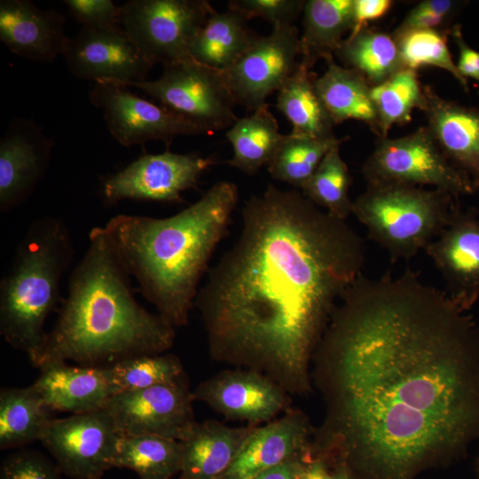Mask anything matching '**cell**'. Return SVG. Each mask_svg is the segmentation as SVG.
Segmentation results:
<instances>
[{"label": "cell", "mask_w": 479, "mask_h": 479, "mask_svg": "<svg viewBox=\"0 0 479 479\" xmlns=\"http://www.w3.org/2000/svg\"><path fill=\"white\" fill-rule=\"evenodd\" d=\"M314 356L327 405L318 451L355 479H414L479 436V326L410 269L361 274Z\"/></svg>", "instance_id": "cell-1"}, {"label": "cell", "mask_w": 479, "mask_h": 479, "mask_svg": "<svg viewBox=\"0 0 479 479\" xmlns=\"http://www.w3.org/2000/svg\"><path fill=\"white\" fill-rule=\"evenodd\" d=\"M241 219L194 302L210 354L303 392L332 314L362 274L364 241L302 192L272 184L245 201Z\"/></svg>", "instance_id": "cell-2"}, {"label": "cell", "mask_w": 479, "mask_h": 479, "mask_svg": "<svg viewBox=\"0 0 479 479\" xmlns=\"http://www.w3.org/2000/svg\"><path fill=\"white\" fill-rule=\"evenodd\" d=\"M130 276L104 226L91 229L58 319L31 361L34 366L73 360L82 366L106 367L169 349L175 327L138 304Z\"/></svg>", "instance_id": "cell-3"}, {"label": "cell", "mask_w": 479, "mask_h": 479, "mask_svg": "<svg viewBox=\"0 0 479 479\" xmlns=\"http://www.w3.org/2000/svg\"><path fill=\"white\" fill-rule=\"evenodd\" d=\"M238 200L237 185L220 181L171 216L122 214L104 226L144 297L172 326L187 324L200 279L228 232Z\"/></svg>", "instance_id": "cell-4"}, {"label": "cell", "mask_w": 479, "mask_h": 479, "mask_svg": "<svg viewBox=\"0 0 479 479\" xmlns=\"http://www.w3.org/2000/svg\"><path fill=\"white\" fill-rule=\"evenodd\" d=\"M73 255L65 223L51 216L37 219L19 243L0 281V334L30 361L43 342L44 322L60 300L61 279Z\"/></svg>", "instance_id": "cell-5"}, {"label": "cell", "mask_w": 479, "mask_h": 479, "mask_svg": "<svg viewBox=\"0 0 479 479\" xmlns=\"http://www.w3.org/2000/svg\"><path fill=\"white\" fill-rule=\"evenodd\" d=\"M455 197L438 189L392 183H367L353 201L352 214L391 262L425 250L458 209Z\"/></svg>", "instance_id": "cell-6"}, {"label": "cell", "mask_w": 479, "mask_h": 479, "mask_svg": "<svg viewBox=\"0 0 479 479\" xmlns=\"http://www.w3.org/2000/svg\"><path fill=\"white\" fill-rule=\"evenodd\" d=\"M362 173L366 183L431 186L455 198L476 190L448 160L427 126L404 137L379 138Z\"/></svg>", "instance_id": "cell-7"}, {"label": "cell", "mask_w": 479, "mask_h": 479, "mask_svg": "<svg viewBox=\"0 0 479 479\" xmlns=\"http://www.w3.org/2000/svg\"><path fill=\"white\" fill-rule=\"evenodd\" d=\"M216 10L206 0H130L121 5V27L153 65L191 59L192 43Z\"/></svg>", "instance_id": "cell-8"}, {"label": "cell", "mask_w": 479, "mask_h": 479, "mask_svg": "<svg viewBox=\"0 0 479 479\" xmlns=\"http://www.w3.org/2000/svg\"><path fill=\"white\" fill-rule=\"evenodd\" d=\"M127 87L144 91L205 134L229 129L238 119L236 103L222 73L192 59L165 66L160 78Z\"/></svg>", "instance_id": "cell-9"}, {"label": "cell", "mask_w": 479, "mask_h": 479, "mask_svg": "<svg viewBox=\"0 0 479 479\" xmlns=\"http://www.w3.org/2000/svg\"><path fill=\"white\" fill-rule=\"evenodd\" d=\"M121 437L113 418L102 409L51 419L39 441L62 474L72 479H102L114 467Z\"/></svg>", "instance_id": "cell-10"}, {"label": "cell", "mask_w": 479, "mask_h": 479, "mask_svg": "<svg viewBox=\"0 0 479 479\" xmlns=\"http://www.w3.org/2000/svg\"><path fill=\"white\" fill-rule=\"evenodd\" d=\"M299 57L298 29L294 25H279L268 35H258L222 75L235 103L254 112L268 105L267 98L293 75Z\"/></svg>", "instance_id": "cell-11"}, {"label": "cell", "mask_w": 479, "mask_h": 479, "mask_svg": "<svg viewBox=\"0 0 479 479\" xmlns=\"http://www.w3.org/2000/svg\"><path fill=\"white\" fill-rule=\"evenodd\" d=\"M216 163L211 157L195 153L144 154L106 177L102 194L108 204L122 200L180 202L182 192L196 187L201 175Z\"/></svg>", "instance_id": "cell-12"}, {"label": "cell", "mask_w": 479, "mask_h": 479, "mask_svg": "<svg viewBox=\"0 0 479 479\" xmlns=\"http://www.w3.org/2000/svg\"><path fill=\"white\" fill-rule=\"evenodd\" d=\"M192 392L177 380L113 396L105 410L122 436L154 435L182 441L196 423Z\"/></svg>", "instance_id": "cell-13"}, {"label": "cell", "mask_w": 479, "mask_h": 479, "mask_svg": "<svg viewBox=\"0 0 479 479\" xmlns=\"http://www.w3.org/2000/svg\"><path fill=\"white\" fill-rule=\"evenodd\" d=\"M129 87L112 82H95L89 98L102 110L110 134L123 146L161 140L169 144L181 135L205 134L192 122L139 98Z\"/></svg>", "instance_id": "cell-14"}, {"label": "cell", "mask_w": 479, "mask_h": 479, "mask_svg": "<svg viewBox=\"0 0 479 479\" xmlns=\"http://www.w3.org/2000/svg\"><path fill=\"white\" fill-rule=\"evenodd\" d=\"M63 57L79 79L126 87L145 81L154 66L122 27H82L75 37L69 38Z\"/></svg>", "instance_id": "cell-15"}, {"label": "cell", "mask_w": 479, "mask_h": 479, "mask_svg": "<svg viewBox=\"0 0 479 479\" xmlns=\"http://www.w3.org/2000/svg\"><path fill=\"white\" fill-rule=\"evenodd\" d=\"M443 277L448 296L466 310L479 299V218L459 208L425 248Z\"/></svg>", "instance_id": "cell-16"}, {"label": "cell", "mask_w": 479, "mask_h": 479, "mask_svg": "<svg viewBox=\"0 0 479 479\" xmlns=\"http://www.w3.org/2000/svg\"><path fill=\"white\" fill-rule=\"evenodd\" d=\"M54 142L26 118H14L0 140V210L23 202L43 176Z\"/></svg>", "instance_id": "cell-17"}, {"label": "cell", "mask_w": 479, "mask_h": 479, "mask_svg": "<svg viewBox=\"0 0 479 479\" xmlns=\"http://www.w3.org/2000/svg\"><path fill=\"white\" fill-rule=\"evenodd\" d=\"M284 389L255 370L225 372L201 382L192 399L206 403L229 419L269 421L285 406Z\"/></svg>", "instance_id": "cell-18"}, {"label": "cell", "mask_w": 479, "mask_h": 479, "mask_svg": "<svg viewBox=\"0 0 479 479\" xmlns=\"http://www.w3.org/2000/svg\"><path fill=\"white\" fill-rule=\"evenodd\" d=\"M66 19L27 0L0 1V40L14 54L38 62H51L63 55L69 37Z\"/></svg>", "instance_id": "cell-19"}, {"label": "cell", "mask_w": 479, "mask_h": 479, "mask_svg": "<svg viewBox=\"0 0 479 479\" xmlns=\"http://www.w3.org/2000/svg\"><path fill=\"white\" fill-rule=\"evenodd\" d=\"M427 127L448 160L479 189V108L445 99L423 86Z\"/></svg>", "instance_id": "cell-20"}, {"label": "cell", "mask_w": 479, "mask_h": 479, "mask_svg": "<svg viewBox=\"0 0 479 479\" xmlns=\"http://www.w3.org/2000/svg\"><path fill=\"white\" fill-rule=\"evenodd\" d=\"M308 432L305 419L295 412L254 428L219 479H252L265 470L306 454Z\"/></svg>", "instance_id": "cell-21"}, {"label": "cell", "mask_w": 479, "mask_h": 479, "mask_svg": "<svg viewBox=\"0 0 479 479\" xmlns=\"http://www.w3.org/2000/svg\"><path fill=\"white\" fill-rule=\"evenodd\" d=\"M33 386L50 410L82 414L105 408L113 397L105 367L48 362Z\"/></svg>", "instance_id": "cell-22"}, {"label": "cell", "mask_w": 479, "mask_h": 479, "mask_svg": "<svg viewBox=\"0 0 479 479\" xmlns=\"http://www.w3.org/2000/svg\"><path fill=\"white\" fill-rule=\"evenodd\" d=\"M254 428H234L214 420L195 423L181 442L178 479H219Z\"/></svg>", "instance_id": "cell-23"}, {"label": "cell", "mask_w": 479, "mask_h": 479, "mask_svg": "<svg viewBox=\"0 0 479 479\" xmlns=\"http://www.w3.org/2000/svg\"><path fill=\"white\" fill-rule=\"evenodd\" d=\"M325 73L314 84L335 125L349 120L365 123L382 138L379 117L371 97V85L357 72L338 65L334 57L325 59Z\"/></svg>", "instance_id": "cell-24"}, {"label": "cell", "mask_w": 479, "mask_h": 479, "mask_svg": "<svg viewBox=\"0 0 479 479\" xmlns=\"http://www.w3.org/2000/svg\"><path fill=\"white\" fill-rule=\"evenodd\" d=\"M247 20L230 8L215 11L192 43L191 59L220 73L228 70L258 36Z\"/></svg>", "instance_id": "cell-25"}, {"label": "cell", "mask_w": 479, "mask_h": 479, "mask_svg": "<svg viewBox=\"0 0 479 479\" xmlns=\"http://www.w3.org/2000/svg\"><path fill=\"white\" fill-rule=\"evenodd\" d=\"M353 0H307L302 11L300 63L311 69L315 63L334 57L352 27Z\"/></svg>", "instance_id": "cell-26"}, {"label": "cell", "mask_w": 479, "mask_h": 479, "mask_svg": "<svg viewBox=\"0 0 479 479\" xmlns=\"http://www.w3.org/2000/svg\"><path fill=\"white\" fill-rule=\"evenodd\" d=\"M315 73L299 63L278 90L276 107L292 125L291 135L316 139L334 138L335 125L315 89Z\"/></svg>", "instance_id": "cell-27"}, {"label": "cell", "mask_w": 479, "mask_h": 479, "mask_svg": "<svg viewBox=\"0 0 479 479\" xmlns=\"http://www.w3.org/2000/svg\"><path fill=\"white\" fill-rule=\"evenodd\" d=\"M225 136L233 154L224 163L253 176L269 165L286 135L279 132L278 121L266 105L250 115L238 117Z\"/></svg>", "instance_id": "cell-28"}, {"label": "cell", "mask_w": 479, "mask_h": 479, "mask_svg": "<svg viewBox=\"0 0 479 479\" xmlns=\"http://www.w3.org/2000/svg\"><path fill=\"white\" fill-rule=\"evenodd\" d=\"M49 408L33 385L0 392V448L7 450L39 440L49 420Z\"/></svg>", "instance_id": "cell-29"}, {"label": "cell", "mask_w": 479, "mask_h": 479, "mask_svg": "<svg viewBox=\"0 0 479 479\" xmlns=\"http://www.w3.org/2000/svg\"><path fill=\"white\" fill-rule=\"evenodd\" d=\"M334 55L371 86L382 83L404 68L392 34L368 27L344 39Z\"/></svg>", "instance_id": "cell-30"}, {"label": "cell", "mask_w": 479, "mask_h": 479, "mask_svg": "<svg viewBox=\"0 0 479 479\" xmlns=\"http://www.w3.org/2000/svg\"><path fill=\"white\" fill-rule=\"evenodd\" d=\"M181 442L154 435L122 436L113 467L129 468L139 479H172L179 474Z\"/></svg>", "instance_id": "cell-31"}, {"label": "cell", "mask_w": 479, "mask_h": 479, "mask_svg": "<svg viewBox=\"0 0 479 479\" xmlns=\"http://www.w3.org/2000/svg\"><path fill=\"white\" fill-rule=\"evenodd\" d=\"M371 97L375 106L382 137L396 124L412 121L414 109L422 111L426 105L423 86L416 71L403 68L387 81L371 87Z\"/></svg>", "instance_id": "cell-32"}, {"label": "cell", "mask_w": 479, "mask_h": 479, "mask_svg": "<svg viewBox=\"0 0 479 479\" xmlns=\"http://www.w3.org/2000/svg\"><path fill=\"white\" fill-rule=\"evenodd\" d=\"M342 143L334 145L302 187V194L330 216L346 221L352 214L353 201L349 195L351 176L341 156Z\"/></svg>", "instance_id": "cell-33"}, {"label": "cell", "mask_w": 479, "mask_h": 479, "mask_svg": "<svg viewBox=\"0 0 479 479\" xmlns=\"http://www.w3.org/2000/svg\"><path fill=\"white\" fill-rule=\"evenodd\" d=\"M344 138L316 139L286 135L267 166L272 178L302 189L329 150Z\"/></svg>", "instance_id": "cell-34"}, {"label": "cell", "mask_w": 479, "mask_h": 479, "mask_svg": "<svg viewBox=\"0 0 479 479\" xmlns=\"http://www.w3.org/2000/svg\"><path fill=\"white\" fill-rule=\"evenodd\" d=\"M404 68L416 71L423 67H435L450 73L464 90H469L468 81L463 78L453 61L449 46L448 35L436 29H407L394 31Z\"/></svg>", "instance_id": "cell-35"}, {"label": "cell", "mask_w": 479, "mask_h": 479, "mask_svg": "<svg viewBox=\"0 0 479 479\" xmlns=\"http://www.w3.org/2000/svg\"><path fill=\"white\" fill-rule=\"evenodd\" d=\"M105 368L113 396L169 383L183 373L178 358L161 354L127 358Z\"/></svg>", "instance_id": "cell-36"}, {"label": "cell", "mask_w": 479, "mask_h": 479, "mask_svg": "<svg viewBox=\"0 0 479 479\" xmlns=\"http://www.w3.org/2000/svg\"><path fill=\"white\" fill-rule=\"evenodd\" d=\"M467 4L457 0H424L410 10L395 31L436 29L449 34L453 19Z\"/></svg>", "instance_id": "cell-37"}, {"label": "cell", "mask_w": 479, "mask_h": 479, "mask_svg": "<svg viewBox=\"0 0 479 479\" xmlns=\"http://www.w3.org/2000/svg\"><path fill=\"white\" fill-rule=\"evenodd\" d=\"M55 462L31 450H20L3 459L0 479H60Z\"/></svg>", "instance_id": "cell-38"}, {"label": "cell", "mask_w": 479, "mask_h": 479, "mask_svg": "<svg viewBox=\"0 0 479 479\" xmlns=\"http://www.w3.org/2000/svg\"><path fill=\"white\" fill-rule=\"evenodd\" d=\"M303 0H232L228 8L240 12L247 20L261 18L272 27L293 25L302 13Z\"/></svg>", "instance_id": "cell-39"}, {"label": "cell", "mask_w": 479, "mask_h": 479, "mask_svg": "<svg viewBox=\"0 0 479 479\" xmlns=\"http://www.w3.org/2000/svg\"><path fill=\"white\" fill-rule=\"evenodd\" d=\"M72 17L82 27L118 28L121 27V6L112 0H65Z\"/></svg>", "instance_id": "cell-40"}, {"label": "cell", "mask_w": 479, "mask_h": 479, "mask_svg": "<svg viewBox=\"0 0 479 479\" xmlns=\"http://www.w3.org/2000/svg\"><path fill=\"white\" fill-rule=\"evenodd\" d=\"M449 35L453 39L458 49L456 66L459 75L467 81L475 80L479 88V51L466 42L460 24L453 25L449 31Z\"/></svg>", "instance_id": "cell-41"}, {"label": "cell", "mask_w": 479, "mask_h": 479, "mask_svg": "<svg viewBox=\"0 0 479 479\" xmlns=\"http://www.w3.org/2000/svg\"><path fill=\"white\" fill-rule=\"evenodd\" d=\"M391 0H353L352 27L349 35H355L365 28L368 23L385 16L391 9Z\"/></svg>", "instance_id": "cell-42"}, {"label": "cell", "mask_w": 479, "mask_h": 479, "mask_svg": "<svg viewBox=\"0 0 479 479\" xmlns=\"http://www.w3.org/2000/svg\"><path fill=\"white\" fill-rule=\"evenodd\" d=\"M306 455L293 458L262 472L252 479H295L308 460Z\"/></svg>", "instance_id": "cell-43"}, {"label": "cell", "mask_w": 479, "mask_h": 479, "mask_svg": "<svg viewBox=\"0 0 479 479\" xmlns=\"http://www.w3.org/2000/svg\"><path fill=\"white\" fill-rule=\"evenodd\" d=\"M295 479H338L336 473H331L323 457L309 459Z\"/></svg>", "instance_id": "cell-44"}, {"label": "cell", "mask_w": 479, "mask_h": 479, "mask_svg": "<svg viewBox=\"0 0 479 479\" xmlns=\"http://www.w3.org/2000/svg\"><path fill=\"white\" fill-rule=\"evenodd\" d=\"M338 479H355L345 468L337 467L335 471Z\"/></svg>", "instance_id": "cell-45"}, {"label": "cell", "mask_w": 479, "mask_h": 479, "mask_svg": "<svg viewBox=\"0 0 479 479\" xmlns=\"http://www.w3.org/2000/svg\"><path fill=\"white\" fill-rule=\"evenodd\" d=\"M476 473H477V475L479 477V457H478L477 462H476Z\"/></svg>", "instance_id": "cell-46"}]
</instances>
